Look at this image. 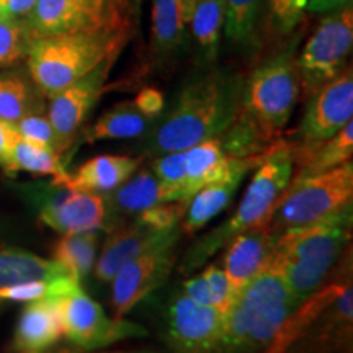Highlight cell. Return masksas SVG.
Segmentation results:
<instances>
[{
    "label": "cell",
    "instance_id": "9c48e42d",
    "mask_svg": "<svg viewBox=\"0 0 353 353\" xmlns=\"http://www.w3.org/2000/svg\"><path fill=\"white\" fill-rule=\"evenodd\" d=\"M25 21L33 39L61 33L130 28L128 0H37Z\"/></svg>",
    "mask_w": 353,
    "mask_h": 353
},
{
    "label": "cell",
    "instance_id": "44dd1931",
    "mask_svg": "<svg viewBox=\"0 0 353 353\" xmlns=\"http://www.w3.org/2000/svg\"><path fill=\"white\" fill-rule=\"evenodd\" d=\"M103 200L105 229H108L121 221L136 218L159 203H167V195L151 167H145L138 174L134 172L117 190L103 195Z\"/></svg>",
    "mask_w": 353,
    "mask_h": 353
},
{
    "label": "cell",
    "instance_id": "9a60e30c",
    "mask_svg": "<svg viewBox=\"0 0 353 353\" xmlns=\"http://www.w3.org/2000/svg\"><path fill=\"white\" fill-rule=\"evenodd\" d=\"M285 353H353L352 285L309 322Z\"/></svg>",
    "mask_w": 353,
    "mask_h": 353
},
{
    "label": "cell",
    "instance_id": "7dc6e473",
    "mask_svg": "<svg viewBox=\"0 0 353 353\" xmlns=\"http://www.w3.org/2000/svg\"><path fill=\"white\" fill-rule=\"evenodd\" d=\"M0 8H2V0H0ZM0 20H2V13H0Z\"/></svg>",
    "mask_w": 353,
    "mask_h": 353
},
{
    "label": "cell",
    "instance_id": "f546056e",
    "mask_svg": "<svg viewBox=\"0 0 353 353\" xmlns=\"http://www.w3.org/2000/svg\"><path fill=\"white\" fill-rule=\"evenodd\" d=\"M43 99L32 77L19 70L0 74V120L17 123L26 114L44 112Z\"/></svg>",
    "mask_w": 353,
    "mask_h": 353
},
{
    "label": "cell",
    "instance_id": "e575fe53",
    "mask_svg": "<svg viewBox=\"0 0 353 353\" xmlns=\"http://www.w3.org/2000/svg\"><path fill=\"white\" fill-rule=\"evenodd\" d=\"M309 0H267L265 26L276 38L288 37L298 28L306 13Z\"/></svg>",
    "mask_w": 353,
    "mask_h": 353
},
{
    "label": "cell",
    "instance_id": "4fadbf2b",
    "mask_svg": "<svg viewBox=\"0 0 353 353\" xmlns=\"http://www.w3.org/2000/svg\"><path fill=\"white\" fill-rule=\"evenodd\" d=\"M353 117V72L348 65L334 81L307 99L298 130L290 136L293 143H321L337 134Z\"/></svg>",
    "mask_w": 353,
    "mask_h": 353
},
{
    "label": "cell",
    "instance_id": "681fc988",
    "mask_svg": "<svg viewBox=\"0 0 353 353\" xmlns=\"http://www.w3.org/2000/svg\"><path fill=\"white\" fill-rule=\"evenodd\" d=\"M134 2H139V0H134Z\"/></svg>",
    "mask_w": 353,
    "mask_h": 353
},
{
    "label": "cell",
    "instance_id": "e0dca14e",
    "mask_svg": "<svg viewBox=\"0 0 353 353\" xmlns=\"http://www.w3.org/2000/svg\"><path fill=\"white\" fill-rule=\"evenodd\" d=\"M176 231H182V229L176 228L172 231H156L139 218L121 221V223L108 228V236L103 242L100 257L94 267L95 278L103 283H108L123 265Z\"/></svg>",
    "mask_w": 353,
    "mask_h": 353
},
{
    "label": "cell",
    "instance_id": "83f0119b",
    "mask_svg": "<svg viewBox=\"0 0 353 353\" xmlns=\"http://www.w3.org/2000/svg\"><path fill=\"white\" fill-rule=\"evenodd\" d=\"M74 276L64 265L19 249L0 250V288L34 280ZM79 280V278H77Z\"/></svg>",
    "mask_w": 353,
    "mask_h": 353
},
{
    "label": "cell",
    "instance_id": "d6986e66",
    "mask_svg": "<svg viewBox=\"0 0 353 353\" xmlns=\"http://www.w3.org/2000/svg\"><path fill=\"white\" fill-rule=\"evenodd\" d=\"M196 0H152L151 52L159 64L174 61L188 46V26Z\"/></svg>",
    "mask_w": 353,
    "mask_h": 353
},
{
    "label": "cell",
    "instance_id": "484cf974",
    "mask_svg": "<svg viewBox=\"0 0 353 353\" xmlns=\"http://www.w3.org/2000/svg\"><path fill=\"white\" fill-rule=\"evenodd\" d=\"M265 3L267 0H223L224 38L241 50H255L265 26Z\"/></svg>",
    "mask_w": 353,
    "mask_h": 353
},
{
    "label": "cell",
    "instance_id": "f6af8a7d",
    "mask_svg": "<svg viewBox=\"0 0 353 353\" xmlns=\"http://www.w3.org/2000/svg\"><path fill=\"white\" fill-rule=\"evenodd\" d=\"M99 353H165L157 348H131V350H112V352H99Z\"/></svg>",
    "mask_w": 353,
    "mask_h": 353
},
{
    "label": "cell",
    "instance_id": "7bdbcfd3",
    "mask_svg": "<svg viewBox=\"0 0 353 353\" xmlns=\"http://www.w3.org/2000/svg\"><path fill=\"white\" fill-rule=\"evenodd\" d=\"M37 0H2V20L7 19H26Z\"/></svg>",
    "mask_w": 353,
    "mask_h": 353
},
{
    "label": "cell",
    "instance_id": "2e32d148",
    "mask_svg": "<svg viewBox=\"0 0 353 353\" xmlns=\"http://www.w3.org/2000/svg\"><path fill=\"white\" fill-rule=\"evenodd\" d=\"M59 188L39 211L44 226L59 234H76L105 229L103 195L82 190Z\"/></svg>",
    "mask_w": 353,
    "mask_h": 353
},
{
    "label": "cell",
    "instance_id": "4316f807",
    "mask_svg": "<svg viewBox=\"0 0 353 353\" xmlns=\"http://www.w3.org/2000/svg\"><path fill=\"white\" fill-rule=\"evenodd\" d=\"M223 30V0H196L190 20L188 34L201 65L213 64L218 57Z\"/></svg>",
    "mask_w": 353,
    "mask_h": 353
},
{
    "label": "cell",
    "instance_id": "ac0fdd59",
    "mask_svg": "<svg viewBox=\"0 0 353 353\" xmlns=\"http://www.w3.org/2000/svg\"><path fill=\"white\" fill-rule=\"evenodd\" d=\"M267 152L268 149L263 154H259V156L244 157L241 161V164L226 179L219 180L216 183L206 185V187L198 190L195 195L187 201V206H185L182 223H180L182 232L195 234L201 231L211 219L223 213L232 203L237 190H239L241 182L245 179V175L249 172H252L263 161Z\"/></svg>",
    "mask_w": 353,
    "mask_h": 353
},
{
    "label": "cell",
    "instance_id": "3957f363",
    "mask_svg": "<svg viewBox=\"0 0 353 353\" xmlns=\"http://www.w3.org/2000/svg\"><path fill=\"white\" fill-rule=\"evenodd\" d=\"M293 176V161L285 138L272 144L254 169V176L231 218L193 242L180 260L179 272L190 275L247 229L265 226L275 203Z\"/></svg>",
    "mask_w": 353,
    "mask_h": 353
},
{
    "label": "cell",
    "instance_id": "d4e9b609",
    "mask_svg": "<svg viewBox=\"0 0 353 353\" xmlns=\"http://www.w3.org/2000/svg\"><path fill=\"white\" fill-rule=\"evenodd\" d=\"M242 159L229 157L221 148L218 138L185 149V175H187V192L192 198L198 190L206 185L226 179L241 164Z\"/></svg>",
    "mask_w": 353,
    "mask_h": 353
},
{
    "label": "cell",
    "instance_id": "bcb514c9",
    "mask_svg": "<svg viewBox=\"0 0 353 353\" xmlns=\"http://www.w3.org/2000/svg\"><path fill=\"white\" fill-rule=\"evenodd\" d=\"M46 353H85V352L77 347H56V348H51V350H48Z\"/></svg>",
    "mask_w": 353,
    "mask_h": 353
},
{
    "label": "cell",
    "instance_id": "c3c4849f",
    "mask_svg": "<svg viewBox=\"0 0 353 353\" xmlns=\"http://www.w3.org/2000/svg\"><path fill=\"white\" fill-rule=\"evenodd\" d=\"M25 353H41V352H25Z\"/></svg>",
    "mask_w": 353,
    "mask_h": 353
},
{
    "label": "cell",
    "instance_id": "1f68e13d",
    "mask_svg": "<svg viewBox=\"0 0 353 353\" xmlns=\"http://www.w3.org/2000/svg\"><path fill=\"white\" fill-rule=\"evenodd\" d=\"M20 170L52 176L51 187H63L69 176V172L64 169L63 157L21 138L13 149V174Z\"/></svg>",
    "mask_w": 353,
    "mask_h": 353
},
{
    "label": "cell",
    "instance_id": "74e56055",
    "mask_svg": "<svg viewBox=\"0 0 353 353\" xmlns=\"http://www.w3.org/2000/svg\"><path fill=\"white\" fill-rule=\"evenodd\" d=\"M185 206L187 201H167L159 203V205L148 208L143 213L136 216L143 223L151 226L156 231H172V229L180 228L182 223Z\"/></svg>",
    "mask_w": 353,
    "mask_h": 353
},
{
    "label": "cell",
    "instance_id": "30bf717a",
    "mask_svg": "<svg viewBox=\"0 0 353 353\" xmlns=\"http://www.w3.org/2000/svg\"><path fill=\"white\" fill-rule=\"evenodd\" d=\"M63 334L83 352L97 350L126 339L145 337L148 329L125 317H108L99 303L79 286L56 299Z\"/></svg>",
    "mask_w": 353,
    "mask_h": 353
},
{
    "label": "cell",
    "instance_id": "ab89813d",
    "mask_svg": "<svg viewBox=\"0 0 353 353\" xmlns=\"http://www.w3.org/2000/svg\"><path fill=\"white\" fill-rule=\"evenodd\" d=\"M132 101H134L136 108H138L144 117L151 118L154 121L161 117L165 108L164 94H162V92L156 87L141 88L138 95H136V99Z\"/></svg>",
    "mask_w": 353,
    "mask_h": 353
},
{
    "label": "cell",
    "instance_id": "cb8c5ba5",
    "mask_svg": "<svg viewBox=\"0 0 353 353\" xmlns=\"http://www.w3.org/2000/svg\"><path fill=\"white\" fill-rule=\"evenodd\" d=\"M141 161L143 157L120 156V154L97 156L69 174L63 188L107 195L125 183L139 169Z\"/></svg>",
    "mask_w": 353,
    "mask_h": 353
},
{
    "label": "cell",
    "instance_id": "b9f144b4",
    "mask_svg": "<svg viewBox=\"0 0 353 353\" xmlns=\"http://www.w3.org/2000/svg\"><path fill=\"white\" fill-rule=\"evenodd\" d=\"M299 334H301V329H299L294 322H291L288 319L285 322V325L281 327L280 332H278L275 341L260 353H285L286 348L290 347V343L293 342Z\"/></svg>",
    "mask_w": 353,
    "mask_h": 353
},
{
    "label": "cell",
    "instance_id": "ba28073f",
    "mask_svg": "<svg viewBox=\"0 0 353 353\" xmlns=\"http://www.w3.org/2000/svg\"><path fill=\"white\" fill-rule=\"evenodd\" d=\"M352 46V6L325 13L304 43L303 50L296 54V68L304 99L316 94L347 68Z\"/></svg>",
    "mask_w": 353,
    "mask_h": 353
},
{
    "label": "cell",
    "instance_id": "603a6c76",
    "mask_svg": "<svg viewBox=\"0 0 353 353\" xmlns=\"http://www.w3.org/2000/svg\"><path fill=\"white\" fill-rule=\"evenodd\" d=\"M56 299H38L26 303L15 329L12 348L19 353L43 352L63 337Z\"/></svg>",
    "mask_w": 353,
    "mask_h": 353
},
{
    "label": "cell",
    "instance_id": "836d02e7",
    "mask_svg": "<svg viewBox=\"0 0 353 353\" xmlns=\"http://www.w3.org/2000/svg\"><path fill=\"white\" fill-rule=\"evenodd\" d=\"M32 43L33 37L25 19L0 20V69L25 59Z\"/></svg>",
    "mask_w": 353,
    "mask_h": 353
},
{
    "label": "cell",
    "instance_id": "8992f818",
    "mask_svg": "<svg viewBox=\"0 0 353 353\" xmlns=\"http://www.w3.org/2000/svg\"><path fill=\"white\" fill-rule=\"evenodd\" d=\"M296 50L298 39H291L244 79L239 117L270 145L281 138L301 95Z\"/></svg>",
    "mask_w": 353,
    "mask_h": 353
},
{
    "label": "cell",
    "instance_id": "5b68a950",
    "mask_svg": "<svg viewBox=\"0 0 353 353\" xmlns=\"http://www.w3.org/2000/svg\"><path fill=\"white\" fill-rule=\"evenodd\" d=\"M299 306L275 272L263 270L239 291L224 316L223 335L214 353H260Z\"/></svg>",
    "mask_w": 353,
    "mask_h": 353
},
{
    "label": "cell",
    "instance_id": "8d00e7d4",
    "mask_svg": "<svg viewBox=\"0 0 353 353\" xmlns=\"http://www.w3.org/2000/svg\"><path fill=\"white\" fill-rule=\"evenodd\" d=\"M203 278L206 280V285H208L210 298H211V306L218 309L223 316L228 314V311L236 301L239 291L234 288L226 273H224L223 268L216 263H210L208 267L203 270Z\"/></svg>",
    "mask_w": 353,
    "mask_h": 353
},
{
    "label": "cell",
    "instance_id": "ffe728a7",
    "mask_svg": "<svg viewBox=\"0 0 353 353\" xmlns=\"http://www.w3.org/2000/svg\"><path fill=\"white\" fill-rule=\"evenodd\" d=\"M275 236L268 231V228L257 226L247 229L224 247L226 250L221 260V268L231 280L234 288L241 291L267 268Z\"/></svg>",
    "mask_w": 353,
    "mask_h": 353
},
{
    "label": "cell",
    "instance_id": "ee69618b",
    "mask_svg": "<svg viewBox=\"0 0 353 353\" xmlns=\"http://www.w3.org/2000/svg\"><path fill=\"white\" fill-rule=\"evenodd\" d=\"M353 0H309L306 12L309 13H329L352 6Z\"/></svg>",
    "mask_w": 353,
    "mask_h": 353
},
{
    "label": "cell",
    "instance_id": "52a82bcc",
    "mask_svg": "<svg viewBox=\"0 0 353 353\" xmlns=\"http://www.w3.org/2000/svg\"><path fill=\"white\" fill-rule=\"evenodd\" d=\"M353 203V162L324 174L290 182L275 203L267 224L275 239L280 234L306 228Z\"/></svg>",
    "mask_w": 353,
    "mask_h": 353
},
{
    "label": "cell",
    "instance_id": "5bb4252c",
    "mask_svg": "<svg viewBox=\"0 0 353 353\" xmlns=\"http://www.w3.org/2000/svg\"><path fill=\"white\" fill-rule=\"evenodd\" d=\"M118 56H110L103 63H100L94 70L85 74L59 94L50 99L48 107V118L52 128L59 136L65 151H69L81 131L87 117L94 110L100 95L103 94L107 85L108 74L112 70Z\"/></svg>",
    "mask_w": 353,
    "mask_h": 353
},
{
    "label": "cell",
    "instance_id": "6da1fadb",
    "mask_svg": "<svg viewBox=\"0 0 353 353\" xmlns=\"http://www.w3.org/2000/svg\"><path fill=\"white\" fill-rule=\"evenodd\" d=\"M244 79L232 69L203 65L179 88L170 107L152 123L141 143V157L185 151L219 138L241 112Z\"/></svg>",
    "mask_w": 353,
    "mask_h": 353
},
{
    "label": "cell",
    "instance_id": "60d3db41",
    "mask_svg": "<svg viewBox=\"0 0 353 353\" xmlns=\"http://www.w3.org/2000/svg\"><path fill=\"white\" fill-rule=\"evenodd\" d=\"M180 291H182L188 299H192L193 303L201 304V306H211L208 285H206V280L203 278L201 273L196 276L187 278V280L182 283Z\"/></svg>",
    "mask_w": 353,
    "mask_h": 353
},
{
    "label": "cell",
    "instance_id": "7a4b0ae2",
    "mask_svg": "<svg viewBox=\"0 0 353 353\" xmlns=\"http://www.w3.org/2000/svg\"><path fill=\"white\" fill-rule=\"evenodd\" d=\"M353 203L311 226L286 231L275 239L265 270L285 280L298 306L325 285L350 244Z\"/></svg>",
    "mask_w": 353,
    "mask_h": 353
},
{
    "label": "cell",
    "instance_id": "f1b7e54d",
    "mask_svg": "<svg viewBox=\"0 0 353 353\" xmlns=\"http://www.w3.org/2000/svg\"><path fill=\"white\" fill-rule=\"evenodd\" d=\"M154 120L144 117L136 108L134 101L125 100L117 103L108 112H105L85 131L87 143H97V141L107 139H132L141 138L151 130Z\"/></svg>",
    "mask_w": 353,
    "mask_h": 353
},
{
    "label": "cell",
    "instance_id": "7402d4cb",
    "mask_svg": "<svg viewBox=\"0 0 353 353\" xmlns=\"http://www.w3.org/2000/svg\"><path fill=\"white\" fill-rule=\"evenodd\" d=\"M286 144L293 161V176L290 182L324 174L352 161L353 121H348L337 134L321 143H293L286 139Z\"/></svg>",
    "mask_w": 353,
    "mask_h": 353
},
{
    "label": "cell",
    "instance_id": "8fae6325",
    "mask_svg": "<svg viewBox=\"0 0 353 353\" xmlns=\"http://www.w3.org/2000/svg\"><path fill=\"white\" fill-rule=\"evenodd\" d=\"M182 231H176L123 265L112 280V307L117 317H125L145 296L161 288L174 272Z\"/></svg>",
    "mask_w": 353,
    "mask_h": 353
},
{
    "label": "cell",
    "instance_id": "d6a6232c",
    "mask_svg": "<svg viewBox=\"0 0 353 353\" xmlns=\"http://www.w3.org/2000/svg\"><path fill=\"white\" fill-rule=\"evenodd\" d=\"M151 170L165 190L167 201H188L185 151H174L151 159Z\"/></svg>",
    "mask_w": 353,
    "mask_h": 353
},
{
    "label": "cell",
    "instance_id": "d590c367",
    "mask_svg": "<svg viewBox=\"0 0 353 353\" xmlns=\"http://www.w3.org/2000/svg\"><path fill=\"white\" fill-rule=\"evenodd\" d=\"M13 125H15L20 138L23 141L37 144L39 148L50 149V151L56 152L57 156L63 157V154L65 152L64 145L61 143L54 128H52L50 118H48V114H44V112L26 114L21 120L13 123Z\"/></svg>",
    "mask_w": 353,
    "mask_h": 353
},
{
    "label": "cell",
    "instance_id": "277c9868",
    "mask_svg": "<svg viewBox=\"0 0 353 353\" xmlns=\"http://www.w3.org/2000/svg\"><path fill=\"white\" fill-rule=\"evenodd\" d=\"M128 30H94L33 39L26 56L28 76L44 99H52L126 44Z\"/></svg>",
    "mask_w": 353,
    "mask_h": 353
},
{
    "label": "cell",
    "instance_id": "f35d334b",
    "mask_svg": "<svg viewBox=\"0 0 353 353\" xmlns=\"http://www.w3.org/2000/svg\"><path fill=\"white\" fill-rule=\"evenodd\" d=\"M20 141V134L13 123L0 120V169L7 175L13 174V149Z\"/></svg>",
    "mask_w": 353,
    "mask_h": 353
},
{
    "label": "cell",
    "instance_id": "4dcf8cb0",
    "mask_svg": "<svg viewBox=\"0 0 353 353\" xmlns=\"http://www.w3.org/2000/svg\"><path fill=\"white\" fill-rule=\"evenodd\" d=\"M99 245V231L63 234L52 245V260L64 265L74 276L82 280L94 270Z\"/></svg>",
    "mask_w": 353,
    "mask_h": 353
},
{
    "label": "cell",
    "instance_id": "7c38bea8",
    "mask_svg": "<svg viewBox=\"0 0 353 353\" xmlns=\"http://www.w3.org/2000/svg\"><path fill=\"white\" fill-rule=\"evenodd\" d=\"M224 316L175 291L167 304L165 337L174 353H214L223 335Z\"/></svg>",
    "mask_w": 353,
    "mask_h": 353
}]
</instances>
